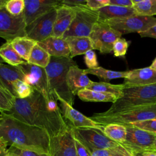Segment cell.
I'll use <instances>...</instances> for the list:
<instances>
[{"mask_svg": "<svg viewBox=\"0 0 156 156\" xmlns=\"http://www.w3.org/2000/svg\"><path fill=\"white\" fill-rule=\"evenodd\" d=\"M57 101L47 99L34 90L27 98H15L13 107L7 113L24 123L44 129L51 138L68 127Z\"/></svg>", "mask_w": 156, "mask_h": 156, "instance_id": "obj_1", "label": "cell"}, {"mask_svg": "<svg viewBox=\"0 0 156 156\" xmlns=\"http://www.w3.org/2000/svg\"><path fill=\"white\" fill-rule=\"evenodd\" d=\"M0 114V137L9 146L49 155L51 136L47 131L24 123L7 112Z\"/></svg>", "mask_w": 156, "mask_h": 156, "instance_id": "obj_2", "label": "cell"}, {"mask_svg": "<svg viewBox=\"0 0 156 156\" xmlns=\"http://www.w3.org/2000/svg\"><path fill=\"white\" fill-rule=\"evenodd\" d=\"M156 102V83L144 86H125L122 96L105 112L93 115L107 117L120 114L135 107Z\"/></svg>", "mask_w": 156, "mask_h": 156, "instance_id": "obj_3", "label": "cell"}, {"mask_svg": "<svg viewBox=\"0 0 156 156\" xmlns=\"http://www.w3.org/2000/svg\"><path fill=\"white\" fill-rule=\"evenodd\" d=\"M77 65L70 57H51L49 65L45 68L50 94L57 100V98L73 106L75 96L69 91L66 82V75L69 68Z\"/></svg>", "mask_w": 156, "mask_h": 156, "instance_id": "obj_4", "label": "cell"}, {"mask_svg": "<svg viewBox=\"0 0 156 156\" xmlns=\"http://www.w3.org/2000/svg\"><path fill=\"white\" fill-rule=\"evenodd\" d=\"M74 136L83 144L91 152L98 149H109L122 155L131 156L130 153L121 144L107 137L102 132L92 128H73Z\"/></svg>", "mask_w": 156, "mask_h": 156, "instance_id": "obj_5", "label": "cell"}, {"mask_svg": "<svg viewBox=\"0 0 156 156\" xmlns=\"http://www.w3.org/2000/svg\"><path fill=\"white\" fill-rule=\"evenodd\" d=\"M96 122L106 126L108 124L127 125L131 123L156 118V102L133 108L120 114L100 117L93 115L90 117Z\"/></svg>", "mask_w": 156, "mask_h": 156, "instance_id": "obj_6", "label": "cell"}, {"mask_svg": "<svg viewBox=\"0 0 156 156\" xmlns=\"http://www.w3.org/2000/svg\"><path fill=\"white\" fill-rule=\"evenodd\" d=\"M73 7L76 10V16L62 38L89 37L94 26L99 21L98 10H91L87 5H80Z\"/></svg>", "mask_w": 156, "mask_h": 156, "instance_id": "obj_7", "label": "cell"}, {"mask_svg": "<svg viewBox=\"0 0 156 156\" xmlns=\"http://www.w3.org/2000/svg\"><path fill=\"white\" fill-rule=\"evenodd\" d=\"M122 35L106 22L99 20L94 26L89 36L93 49L98 50L101 54H108L113 51L115 41Z\"/></svg>", "mask_w": 156, "mask_h": 156, "instance_id": "obj_8", "label": "cell"}, {"mask_svg": "<svg viewBox=\"0 0 156 156\" xmlns=\"http://www.w3.org/2000/svg\"><path fill=\"white\" fill-rule=\"evenodd\" d=\"M127 135L125 141L121 145L129 152H143L154 151L156 134L140 129L130 124L125 125Z\"/></svg>", "mask_w": 156, "mask_h": 156, "instance_id": "obj_9", "label": "cell"}, {"mask_svg": "<svg viewBox=\"0 0 156 156\" xmlns=\"http://www.w3.org/2000/svg\"><path fill=\"white\" fill-rule=\"evenodd\" d=\"M103 21L106 22L121 35H124L132 32L139 33L147 30L156 23V18L135 15Z\"/></svg>", "mask_w": 156, "mask_h": 156, "instance_id": "obj_10", "label": "cell"}, {"mask_svg": "<svg viewBox=\"0 0 156 156\" xmlns=\"http://www.w3.org/2000/svg\"><path fill=\"white\" fill-rule=\"evenodd\" d=\"M26 23L23 15L13 16L5 7L0 9V37L12 41L18 37L26 36Z\"/></svg>", "mask_w": 156, "mask_h": 156, "instance_id": "obj_11", "label": "cell"}, {"mask_svg": "<svg viewBox=\"0 0 156 156\" xmlns=\"http://www.w3.org/2000/svg\"><path fill=\"white\" fill-rule=\"evenodd\" d=\"M57 9L51 10L26 26V36L37 43L52 36L57 15Z\"/></svg>", "mask_w": 156, "mask_h": 156, "instance_id": "obj_12", "label": "cell"}, {"mask_svg": "<svg viewBox=\"0 0 156 156\" xmlns=\"http://www.w3.org/2000/svg\"><path fill=\"white\" fill-rule=\"evenodd\" d=\"M18 66L23 72L25 76V82L27 83L40 93L47 99H55L50 94L45 68L30 64L28 62Z\"/></svg>", "mask_w": 156, "mask_h": 156, "instance_id": "obj_13", "label": "cell"}, {"mask_svg": "<svg viewBox=\"0 0 156 156\" xmlns=\"http://www.w3.org/2000/svg\"><path fill=\"white\" fill-rule=\"evenodd\" d=\"M60 102L61 113L67 124L73 128H92L103 133L104 126L100 124L74 109L73 106L60 98H57Z\"/></svg>", "mask_w": 156, "mask_h": 156, "instance_id": "obj_14", "label": "cell"}, {"mask_svg": "<svg viewBox=\"0 0 156 156\" xmlns=\"http://www.w3.org/2000/svg\"><path fill=\"white\" fill-rule=\"evenodd\" d=\"M50 156H77L72 127L51 138Z\"/></svg>", "mask_w": 156, "mask_h": 156, "instance_id": "obj_15", "label": "cell"}, {"mask_svg": "<svg viewBox=\"0 0 156 156\" xmlns=\"http://www.w3.org/2000/svg\"><path fill=\"white\" fill-rule=\"evenodd\" d=\"M24 20L26 26L36 19L61 5V0H24Z\"/></svg>", "mask_w": 156, "mask_h": 156, "instance_id": "obj_16", "label": "cell"}, {"mask_svg": "<svg viewBox=\"0 0 156 156\" xmlns=\"http://www.w3.org/2000/svg\"><path fill=\"white\" fill-rule=\"evenodd\" d=\"M76 15V10L74 7L64 5H61L57 7L52 36L62 37L71 26Z\"/></svg>", "mask_w": 156, "mask_h": 156, "instance_id": "obj_17", "label": "cell"}, {"mask_svg": "<svg viewBox=\"0 0 156 156\" xmlns=\"http://www.w3.org/2000/svg\"><path fill=\"white\" fill-rule=\"evenodd\" d=\"M18 80L25 82V76L19 66L0 63V86L15 97L14 83Z\"/></svg>", "mask_w": 156, "mask_h": 156, "instance_id": "obj_18", "label": "cell"}, {"mask_svg": "<svg viewBox=\"0 0 156 156\" xmlns=\"http://www.w3.org/2000/svg\"><path fill=\"white\" fill-rule=\"evenodd\" d=\"M156 83V71L149 67L134 69L124 78L125 86H144Z\"/></svg>", "mask_w": 156, "mask_h": 156, "instance_id": "obj_19", "label": "cell"}, {"mask_svg": "<svg viewBox=\"0 0 156 156\" xmlns=\"http://www.w3.org/2000/svg\"><path fill=\"white\" fill-rule=\"evenodd\" d=\"M92 82L84 73L83 69L79 68L77 65L71 66L67 73V85L74 96L81 90L87 88Z\"/></svg>", "mask_w": 156, "mask_h": 156, "instance_id": "obj_20", "label": "cell"}, {"mask_svg": "<svg viewBox=\"0 0 156 156\" xmlns=\"http://www.w3.org/2000/svg\"><path fill=\"white\" fill-rule=\"evenodd\" d=\"M37 43L51 57H69L70 51L68 44L62 37L51 36Z\"/></svg>", "mask_w": 156, "mask_h": 156, "instance_id": "obj_21", "label": "cell"}, {"mask_svg": "<svg viewBox=\"0 0 156 156\" xmlns=\"http://www.w3.org/2000/svg\"><path fill=\"white\" fill-rule=\"evenodd\" d=\"M99 20L106 21L114 18L128 17L136 15L133 7H123L108 5L99 10Z\"/></svg>", "mask_w": 156, "mask_h": 156, "instance_id": "obj_22", "label": "cell"}, {"mask_svg": "<svg viewBox=\"0 0 156 156\" xmlns=\"http://www.w3.org/2000/svg\"><path fill=\"white\" fill-rule=\"evenodd\" d=\"M69 51V57L85 54L87 51L93 50V44L89 37H68L65 38Z\"/></svg>", "mask_w": 156, "mask_h": 156, "instance_id": "obj_23", "label": "cell"}, {"mask_svg": "<svg viewBox=\"0 0 156 156\" xmlns=\"http://www.w3.org/2000/svg\"><path fill=\"white\" fill-rule=\"evenodd\" d=\"M37 43V41L27 36L18 37L11 41L14 49L26 62L28 61L30 53Z\"/></svg>", "mask_w": 156, "mask_h": 156, "instance_id": "obj_24", "label": "cell"}, {"mask_svg": "<svg viewBox=\"0 0 156 156\" xmlns=\"http://www.w3.org/2000/svg\"><path fill=\"white\" fill-rule=\"evenodd\" d=\"M0 56L5 63L13 66H18L27 62L23 59L13 48L11 41H7L0 47Z\"/></svg>", "mask_w": 156, "mask_h": 156, "instance_id": "obj_25", "label": "cell"}, {"mask_svg": "<svg viewBox=\"0 0 156 156\" xmlns=\"http://www.w3.org/2000/svg\"><path fill=\"white\" fill-rule=\"evenodd\" d=\"M77 96L80 99L85 102H110L113 104L117 100V98L113 94L87 88L79 91Z\"/></svg>", "mask_w": 156, "mask_h": 156, "instance_id": "obj_26", "label": "cell"}, {"mask_svg": "<svg viewBox=\"0 0 156 156\" xmlns=\"http://www.w3.org/2000/svg\"><path fill=\"white\" fill-rule=\"evenodd\" d=\"M124 88V85L123 83L115 85L106 82H92L87 89L111 94L114 95L118 99L122 96Z\"/></svg>", "mask_w": 156, "mask_h": 156, "instance_id": "obj_27", "label": "cell"}, {"mask_svg": "<svg viewBox=\"0 0 156 156\" xmlns=\"http://www.w3.org/2000/svg\"><path fill=\"white\" fill-rule=\"evenodd\" d=\"M84 73L87 74H92L97 76L99 79L104 80L107 82L112 79L125 78L129 74V71H116L105 69L101 66H99L93 69H83Z\"/></svg>", "mask_w": 156, "mask_h": 156, "instance_id": "obj_28", "label": "cell"}, {"mask_svg": "<svg viewBox=\"0 0 156 156\" xmlns=\"http://www.w3.org/2000/svg\"><path fill=\"white\" fill-rule=\"evenodd\" d=\"M103 133L109 139L121 144L126 138V127L118 124H108L105 126Z\"/></svg>", "mask_w": 156, "mask_h": 156, "instance_id": "obj_29", "label": "cell"}, {"mask_svg": "<svg viewBox=\"0 0 156 156\" xmlns=\"http://www.w3.org/2000/svg\"><path fill=\"white\" fill-rule=\"evenodd\" d=\"M51 57L44 49L37 43L30 53L27 62L30 64L46 68L50 62Z\"/></svg>", "mask_w": 156, "mask_h": 156, "instance_id": "obj_30", "label": "cell"}, {"mask_svg": "<svg viewBox=\"0 0 156 156\" xmlns=\"http://www.w3.org/2000/svg\"><path fill=\"white\" fill-rule=\"evenodd\" d=\"M136 15L153 16L156 15V0H132Z\"/></svg>", "mask_w": 156, "mask_h": 156, "instance_id": "obj_31", "label": "cell"}, {"mask_svg": "<svg viewBox=\"0 0 156 156\" xmlns=\"http://www.w3.org/2000/svg\"><path fill=\"white\" fill-rule=\"evenodd\" d=\"M15 98L10 92L0 86V112H8L10 111Z\"/></svg>", "mask_w": 156, "mask_h": 156, "instance_id": "obj_32", "label": "cell"}, {"mask_svg": "<svg viewBox=\"0 0 156 156\" xmlns=\"http://www.w3.org/2000/svg\"><path fill=\"white\" fill-rule=\"evenodd\" d=\"M13 86L16 98H27L29 97L34 91V89L30 85L22 80H18L16 81Z\"/></svg>", "mask_w": 156, "mask_h": 156, "instance_id": "obj_33", "label": "cell"}, {"mask_svg": "<svg viewBox=\"0 0 156 156\" xmlns=\"http://www.w3.org/2000/svg\"><path fill=\"white\" fill-rule=\"evenodd\" d=\"M24 0H9L5 4V9L13 16H20L24 10Z\"/></svg>", "mask_w": 156, "mask_h": 156, "instance_id": "obj_34", "label": "cell"}, {"mask_svg": "<svg viewBox=\"0 0 156 156\" xmlns=\"http://www.w3.org/2000/svg\"><path fill=\"white\" fill-rule=\"evenodd\" d=\"M130 44V41H127L124 38H118L114 43L113 46V52L116 57H124L128 48Z\"/></svg>", "mask_w": 156, "mask_h": 156, "instance_id": "obj_35", "label": "cell"}, {"mask_svg": "<svg viewBox=\"0 0 156 156\" xmlns=\"http://www.w3.org/2000/svg\"><path fill=\"white\" fill-rule=\"evenodd\" d=\"M8 152L9 156H50L47 154H41L30 150L21 149L13 146H9Z\"/></svg>", "mask_w": 156, "mask_h": 156, "instance_id": "obj_36", "label": "cell"}, {"mask_svg": "<svg viewBox=\"0 0 156 156\" xmlns=\"http://www.w3.org/2000/svg\"><path fill=\"white\" fill-rule=\"evenodd\" d=\"M145 131L156 134V118L129 124Z\"/></svg>", "mask_w": 156, "mask_h": 156, "instance_id": "obj_37", "label": "cell"}, {"mask_svg": "<svg viewBox=\"0 0 156 156\" xmlns=\"http://www.w3.org/2000/svg\"><path fill=\"white\" fill-rule=\"evenodd\" d=\"M84 61L88 69H93L99 67L96 54L93 50H90L84 54Z\"/></svg>", "mask_w": 156, "mask_h": 156, "instance_id": "obj_38", "label": "cell"}, {"mask_svg": "<svg viewBox=\"0 0 156 156\" xmlns=\"http://www.w3.org/2000/svg\"><path fill=\"white\" fill-rule=\"evenodd\" d=\"M110 0H87V6L91 10H98L109 5Z\"/></svg>", "mask_w": 156, "mask_h": 156, "instance_id": "obj_39", "label": "cell"}, {"mask_svg": "<svg viewBox=\"0 0 156 156\" xmlns=\"http://www.w3.org/2000/svg\"><path fill=\"white\" fill-rule=\"evenodd\" d=\"M75 147L77 156H91V152L80 141L74 137Z\"/></svg>", "mask_w": 156, "mask_h": 156, "instance_id": "obj_40", "label": "cell"}, {"mask_svg": "<svg viewBox=\"0 0 156 156\" xmlns=\"http://www.w3.org/2000/svg\"><path fill=\"white\" fill-rule=\"evenodd\" d=\"M119 152L109 149H98L91 152V156H116ZM121 154V153H119Z\"/></svg>", "mask_w": 156, "mask_h": 156, "instance_id": "obj_41", "label": "cell"}, {"mask_svg": "<svg viewBox=\"0 0 156 156\" xmlns=\"http://www.w3.org/2000/svg\"><path fill=\"white\" fill-rule=\"evenodd\" d=\"M109 5H116L123 7H133L132 0H110Z\"/></svg>", "mask_w": 156, "mask_h": 156, "instance_id": "obj_42", "label": "cell"}, {"mask_svg": "<svg viewBox=\"0 0 156 156\" xmlns=\"http://www.w3.org/2000/svg\"><path fill=\"white\" fill-rule=\"evenodd\" d=\"M87 0H61V5H64L69 7H76L80 5H86Z\"/></svg>", "mask_w": 156, "mask_h": 156, "instance_id": "obj_43", "label": "cell"}, {"mask_svg": "<svg viewBox=\"0 0 156 156\" xmlns=\"http://www.w3.org/2000/svg\"><path fill=\"white\" fill-rule=\"evenodd\" d=\"M138 34L141 37H151L156 39V23L147 30L139 32Z\"/></svg>", "mask_w": 156, "mask_h": 156, "instance_id": "obj_44", "label": "cell"}, {"mask_svg": "<svg viewBox=\"0 0 156 156\" xmlns=\"http://www.w3.org/2000/svg\"><path fill=\"white\" fill-rule=\"evenodd\" d=\"M8 143L2 138L0 137V156H9L8 152Z\"/></svg>", "mask_w": 156, "mask_h": 156, "instance_id": "obj_45", "label": "cell"}, {"mask_svg": "<svg viewBox=\"0 0 156 156\" xmlns=\"http://www.w3.org/2000/svg\"><path fill=\"white\" fill-rule=\"evenodd\" d=\"M141 156H156V151H145L141 153Z\"/></svg>", "mask_w": 156, "mask_h": 156, "instance_id": "obj_46", "label": "cell"}, {"mask_svg": "<svg viewBox=\"0 0 156 156\" xmlns=\"http://www.w3.org/2000/svg\"><path fill=\"white\" fill-rule=\"evenodd\" d=\"M150 68L156 71V57L154 58V60H153L152 63H151V65L149 66Z\"/></svg>", "mask_w": 156, "mask_h": 156, "instance_id": "obj_47", "label": "cell"}, {"mask_svg": "<svg viewBox=\"0 0 156 156\" xmlns=\"http://www.w3.org/2000/svg\"><path fill=\"white\" fill-rule=\"evenodd\" d=\"M7 2V0H0V9H2L5 7V4Z\"/></svg>", "mask_w": 156, "mask_h": 156, "instance_id": "obj_48", "label": "cell"}, {"mask_svg": "<svg viewBox=\"0 0 156 156\" xmlns=\"http://www.w3.org/2000/svg\"><path fill=\"white\" fill-rule=\"evenodd\" d=\"M130 153L131 156H141V153L140 152H129Z\"/></svg>", "mask_w": 156, "mask_h": 156, "instance_id": "obj_49", "label": "cell"}, {"mask_svg": "<svg viewBox=\"0 0 156 156\" xmlns=\"http://www.w3.org/2000/svg\"><path fill=\"white\" fill-rule=\"evenodd\" d=\"M5 63V61H4V59L0 56V63Z\"/></svg>", "mask_w": 156, "mask_h": 156, "instance_id": "obj_50", "label": "cell"}, {"mask_svg": "<svg viewBox=\"0 0 156 156\" xmlns=\"http://www.w3.org/2000/svg\"><path fill=\"white\" fill-rule=\"evenodd\" d=\"M153 149H154V151H156V140H155V143H154V145Z\"/></svg>", "mask_w": 156, "mask_h": 156, "instance_id": "obj_51", "label": "cell"}, {"mask_svg": "<svg viewBox=\"0 0 156 156\" xmlns=\"http://www.w3.org/2000/svg\"><path fill=\"white\" fill-rule=\"evenodd\" d=\"M116 156H127V155H122V154H121L118 153V154H117Z\"/></svg>", "mask_w": 156, "mask_h": 156, "instance_id": "obj_52", "label": "cell"}, {"mask_svg": "<svg viewBox=\"0 0 156 156\" xmlns=\"http://www.w3.org/2000/svg\"><path fill=\"white\" fill-rule=\"evenodd\" d=\"M1 114H0V121H1Z\"/></svg>", "mask_w": 156, "mask_h": 156, "instance_id": "obj_53", "label": "cell"}]
</instances>
